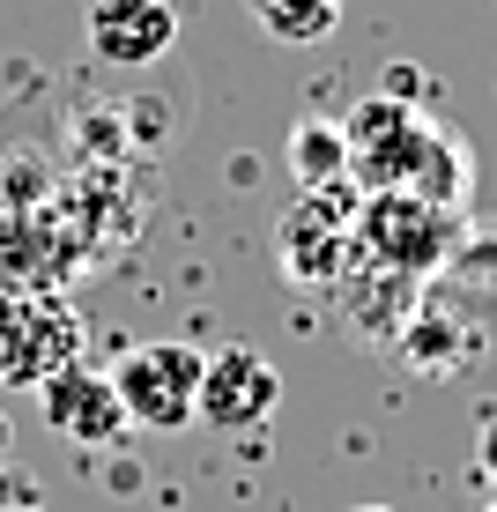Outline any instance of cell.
<instances>
[{"label":"cell","mask_w":497,"mask_h":512,"mask_svg":"<svg viewBox=\"0 0 497 512\" xmlns=\"http://www.w3.org/2000/svg\"><path fill=\"white\" fill-rule=\"evenodd\" d=\"M342 164L357 193H431V201H468V156L431 112L401 97H364L342 119Z\"/></svg>","instance_id":"cell-1"},{"label":"cell","mask_w":497,"mask_h":512,"mask_svg":"<svg viewBox=\"0 0 497 512\" xmlns=\"http://www.w3.org/2000/svg\"><path fill=\"white\" fill-rule=\"evenodd\" d=\"M342 8H349V0H245L253 30H260V38H275V45H319V38H334Z\"/></svg>","instance_id":"cell-10"},{"label":"cell","mask_w":497,"mask_h":512,"mask_svg":"<svg viewBox=\"0 0 497 512\" xmlns=\"http://www.w3.org/2000/svg\"><path fill=\"white\" fill-rule=\"evenodd\" d=\"M475 475H483V512H497V401L475 423Z\"/></svg>","instance_id":"cell-12"},{"label":"cell","mask_w":497,"mask_h":512,"mask_svg":"<svg viewBox=\"0 0 497 512\" xmlns=\"http://www.w3.org/2000/svg\"><path fill=\"white\" fill-rule=\"evenodd\" d=\"M290 164H297V179H305V186H342V179H349V164H342V127H334V119L297 127V134H290Z\"/></svg>","instance_id":"cell-11"},{"label":"cell","mask_w":497,"mask_h":512,"mask_svg":"<svg viewBox=\"0 0 497 512\" xmlns=\"http://www.w3.org/2000/svg\"><path fill=\"white\" fill-rule=\"evenodd\" d=\"M201 364L208 357L186 342H134L112 364L127 423H141V431H186V423H201Z\"/></svg>","instance_id":"cell-4"},{"label":"cell","mask_w":497,"mask_h":512,"mask_svg":"<svg viewBox=\"0 0 497 512\" xmlns=\"http://www.w3.org/2000/svg\"><path fill=\"white\" fill-rule=\"evenodd\" d=\"M460 238H468V216H460L453 201H431V193H364V201H357V231H349V253L371 260V268L438 282L453 268Z\"/></svg>","instance_id":"cell-2"},{"label":"cell","mask_w":497,"mask_h":512,"mask_svg":"<svg viewBox=\"0 0 497 512\" xmlns=\"http://www.w3.org/2000/svg\"><path fill=\"white\" fill-rule=\"evenodd\" d=\"M186 0H90L82 8V38L104 67H149L179 45Z\"/></svg>","instance_id":"cell-7"},{"label":"cell","mask_w":497,"mask_h":512,"mask_svg":"<svg viewBox=\"0 0 497 512\" xmlns=\"http://www.w3.org/2000/svg\"><path fill=\"white\" fill-rule=\"evenodd\" d=\"M282 409V372L260 349L230 342L201 364V423L208 431H260Z\"/></svg>","instance_id":"cell-6"},{"label":"cell","mask_w":497,"mask_h":512,"mask_svg":"<svg viewBox=\"0 0 497 512\" xmlns=\"http://www.w3.org/2000/svg\"><path fill=\"white\" fill-rule=\"evenodd\" d=\"M342 512H394V505H342Z\"/></svg>","instance_id":"cell-14"},{"label":"cell","mask_w":497,"mask_h":512,"mask_svg":"<svg viewBox=\"0 0 497 512\" xmlns=\"http://www.w3.org/2000/svg\"><path fill=\"white\" fill-rule=\"evenodd\" d=\"M82 364V312L60 290H0V386H45Z\"/></svg>","instance_id":"cell-3"},{"label":"cell","mask_w":497,"mask_h":512,"mask_svg":"<svg viewBox=\"0 0 497 512\" xmlns=\"http://www.w3.org/2000/svg\"><path fill=\"white\" fill-rule=\"evenodd\" d=\"M349 231H357V201L342 186H305L275 223V260L297 290H334L349 268Z\"/></svg>","instance_id":"cell-5"},{"label":"cell","mask_w":497,"mask_h":512,"mask_svg":"<svg viewBox=\"0 0 497 512\" xmlns=\"http://www.w3.org/2000/svg\"><path fill=\"white\" fill-rule=\"evenodd\" d=\"M15 505H23V483H15V475L0 468V512H15Z\"/></svg>","instance_id":"cell-13"},{"label":"cell","mask_w":497,"mask_h":512,"mask_svg":"<svg viewBox=\"0 0 497 512\" xmlns=\"http://www.w3.org/2000/svg\"><path fill=\"white\" fill-rule=\"evenodd\" d=\"M431 290V282H416V275H394V268H371V260L349 253V268L334 275V290H327V305L342 312L349 327L364 334V342H379V349H394V334L408 327V312H416V297Z\"/></svg>","instance_id":"cell-8"},{"label":"cell","mask_w":497,"mask_h":512,"mask_svg":"<svg viewBox=\"0 0 497 512\" xmlns=\"http://www.w3.org/2000/svg\"><path fill=\"white\" fill-rule=\"evenodd\" d=\"M45 423L60 438H82V446H104V438L127 431V409H119V386L112 372H90V364H67V372H52L45 386Z\"/></svg>","instance_id":"cell-9"}]
</instances>
